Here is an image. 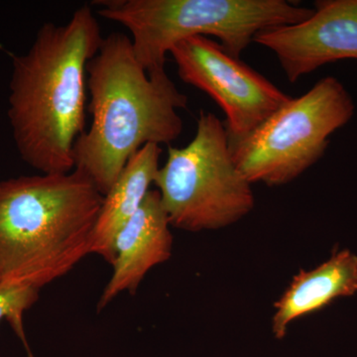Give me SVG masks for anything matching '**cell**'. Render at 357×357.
Segmentation results:
<instances>
[{"label": "cell", "mask_w": 357, "mask_h": 357, "mask_svg": "<svg viewBox=\"0 0 357 357\" xmlns=\"http://www.w3.org/2000/svg\"><path fill=\"white\" fill-rule=\"evenodd\" d=\"M307 20L268 28L253 42L273 52L288 81L321 66L357 60V0H319Z\"/></svg>", "instance_id": "ba28073f"}, {"label": "cell", "mask_w": 357, "mask_h": 357, "mask_svg": "<svg viewBox=\"0 0 357 357\" xmlns=\"http://www.w3.org/2000/svg\"><path fill=\"white\" fill-rule=\"evenodd\" d=\"M354 114V100L344 84L335 77H324L243 139L229 143L232 158L251 185L288 184L324 156L330 136Z\"/></svg>", "instance_id": "8992f818"}, {"label": "cell", "mask_w": 357, "mask_h": 357, "mask_svg": "<svg viewBox=\"0 0 357 357\" xmlns=\"http://www.w3.org/2000/svg\"><path fill=\"white\" fill-rule=\"evenodd\" d=\"M162 148L147 144L128 160L109 192L103 197L96 218L91 253L102 256L112 265L114 241L122 227L139 210L151 191L160 166Z\"/></svg>", "instance_id": "8fae6325"}, {"label": "cell", "mask_w": 357, "mask_h": 357, "mask_svg": "<svg viewBox=\"0 0 357 357\" xmlns=\"http://www.w3.org/2000/svg\"><path fill=\"white\" fill-rule=\"evenodd\" d=\"M86 75L93 121L75 144V169L105 196L141 148L180 137L184 123L178 110L187 107L188 98L165 69L144 70L123 33L103 37Z\"/></svg>", "instance_id": "7a4b0ae2"}, {"label": "cell", "mask_w": 357, "mask_h": 357, "mask_svg": "<svg viewBox=\"0 0 357 357\" xmlns=\"http://www.w3.org/2000/svg\"><path fill=\"white\" fill-rule=\"evenodd\" d=\"M100 17L130 33L135 57L147 73L165 69L182 40L215 36L237 59L255 35L307 20L314 10L286 0H110L96 2Z\"/></svg>", "instance_id": "277c9868"}, {"label": "cell", "mask_w": 357, "mask_h": 357, "mask_svg": "<svg viewBox=\"0 0 357 357\" xmlns=\"http://www.w3.org/2000/svg\"><path fill=\"white\" fill-rule=\"evenodd\" d=\"M158 191H150L114 241V273L98 304L102 311L119 294L136 293L141 281L172 255L173 236Z\"/></svg>", "instance_id": "9c48e42d"}, {"label": "cell", "mask_w": 357, "mask_h": 357, "mask_svg": "<svg viewBox=\"0 0 357 357\" xmlns=\"http://www.w3.org/2000/svg\"><path fill=\"white\" fill-rule=\"evenodd\" d=\"M102 40L86 4L64 25L44 23L29 50L13 56L7 116L20 158L41 174L75 169V144L86 131V66Z\"/></svg>", "instance_id": "6da1fadb"}, {"label": "cell", "mask_w": 357, "mask_h": 357, "mask_svg": "<svg viewBox=\"0 0 357 357\" xmlns=\"http://www.w3.org/2000/svg\"><path fill=\"white\" fill-rule=\"evenodd\" d=\"M169 53L178 77L223 110L229 143L243 139L292 98L208 37L182 40Z\"/></svg>", "instance_id": "52a82bcc"}, {"label": "cell", "mask_w": 357, "mask_h": 357, "mask_svg": "<svg viewBox=\"0 0 357 357\" xmlns=\"http://www.w3.org/2000/svg\"><path fill=\"white\" fill-rule=\"evenodd\" d=\"M154 184L171 227L187 231L223 229L255 206L251 184L238 170L225 123L201 110L187 146H170Z\"/></svg>", "instance_id": "5b68a950"}, {"label": "cell", "mask_w": 357, "mask_h": 357, "mask_svg": "<svg viewBox=\"0 0 357 357\" xmlns=\"http://www.w3.org/2000/svg\"><path fill=\"white\" fill-rule=\"evenodd\" d=\"M357 293V255L351 251H335L332 257L311 270H301L287 290L275 303L272 333L282 340L287 335L289 326L324 309L333 301L351 297Z\"/></svg>", "instance_id": "30bf717a"}, {"label": "cell", "mask_w": 357, "mask_h": 357, "mask_svg": "<svg viewBox=\"0 0 357 357\" xmlns=\"http://www.w3.org/2000/svg\"><path fill=\"white\" fill-rule=\"evenodd\" d=\"M103 197L77 169L0 180V285L40 291L91 255Z\"/></svg>", "instance_id": "3957f363"}, {"label": "cell", "mask_w": 357, "mask_h": 357, "mask_svg": "<svg viewBox=\"0 0 357 357\" xmlns=\"http://www.w3.org/2000/svg\"><path fill=\"white\" fill-rule=\"evenodd\" d=\"M39 290L17 285H0V321L6 319L29 352L24 332V312L37 302Z\"/></svg>", "instance_id": "7c38bea8"}]
</instances>
